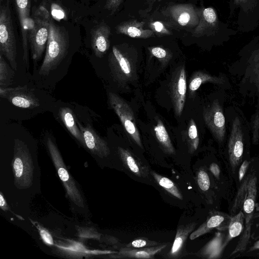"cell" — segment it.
Wrapping results in <instances>:
<instances>
[{"label":"cell","mask_w":259,"mask_h":259,"mask_svg":"<svg viewBox=\"0 0 259 259\" xmlns=\"http://www.w3.org/2000/svg\"><path fill=\"white\" fill-rule=\"evenodd\" d=\"M69 46V38L64 27L50 20V32L45 56L39 74L47 75L55 69L65 57Z\"/></svg>","instance_id":"obj_1"},{"label":"cell","mask_w":259,"mask_h":259,"mask_svg":"<svg viewBox=\"0 0 259 259\" xmlns=\"http://www.w3.org/2000/svg\"><path fill=\"white\" fill-rule=\"evenodd\" d=\"M51 16L48 10L40 6L34 12L30 19L28 30V42L32 59L38 61L45 48L50 32Z\"/></svg>","instance_id":"obj_2"},{"label":"cell","mask_w":259,"mask_h":259,"mask_svg":"<svg viewBox=\"0 0 259 259\" xmlns=\"http://www.w3.org/2000/svg\"><path fill=\"white\" fill-rule=\"evenodd\" d=\"M0 54L7 59L14 70H17L16 40L9 0L0 7Z\"/></svg>","instance_id":"obj_3"},{"label":"cell","mask_w":259,"mask_h":259,"mask_svg":"<svg viewBox=\"0 0 259 259\" xmlns=\"http://www.w3.org/2000/svg\"><path fill=\"white\" fill-rule=\"evenodd\" d=\"M257 178L254 174L248 175L247 191L242 202L245 226L242 234L231 255L244 251L248 243L257 195Z\"/></svg>","instance_id":"obj_4"},{"label":"cell","mask_w":259,"mask_h":259,"mask_svg":"<svg viewBox=\"0 0 259 259\" xmlns=\"http://www.w3.org/2000/svg\"><path fill=\"white\" fill-rule=\"evenodd\" d=\"M109 101L127 133L134 142L143 149L140 133L131 107L123 99L113 93H109Z\"/></svg>","instance_id":"obj_5"},{"label":"cell","mask_w":259,"mask_h":259,"mask_svg":"<svg viewBox=\"0 0 259 259\" xmlns=\"http://www.w3.org/2000/svg\"><path fill=\"white\" fill-rule=\"evenodd\" d=\"M199 11L190 4H176L166 7L162 13L175 26L191 28L196 27L199 23Z\"/></svg>","instance_id":"obj_6"},{"label":"cell","mask_w":259,"mask_h":259,"mask_svg":"<svg viewBox=\"0 0 259 259\" xmlns=\"http://www.w3.org/2000/svg\"><path fill=\"white\" fill-rule=\"evenodd\" d=\"M203 117L214 138L219 142H223L226 131L225 118L222 108L218 100H214L203 108Z\"/></svg>","instance_id":"obj_7"},{"label":"cell","mask_w":259,"mask_h":259,"mask_svg":"<svg viewBox=\"0 0 259 259\" xmlns=\"http://www.w3.org/2000/svg\"><path fill=\"white\" fill-rule=\"evenodd\" d=\"M47 146L51 156L56 165L58 175L64 184L68 195L72 201L77 204H82V198L64 165L60 152L51 138L47 140Z\"/></svg>","instance_id":"obj_8"},{"label":"cell","mask_w":259,"mask_h":259,"mask_svg":"<svg viewBox=\"0 0 259 259\" xmlns=\"http://www.w3.org/2000/svg\"><path fill=\"white\" fill-rule=\"evenodd\" d=\"M1 97L7 99L15 106L22 108H34L39 106L38 98L26 86L15 88L1 87Z\"/></svg>","instance_id":"obj_9"},{"label":"cell","mask_w":259,"mask_h":259,"mask_svg":"<svg viewBox=\"0 0 259 259\" xmlns=\"http://www.w3.org/2000/svg\"><path fill=\"white\" fill-rule=\"evenodd\" d=\"M187 90L185 66H181L175 72L170 84L169 92L175 113L180 116L185 106Z\"/></svg>","instance_id":"obj_10"},{"label":"cell","mask_w":259,"mask_h":259,"mask_svg":"<svg viewBox=\"0 0 259 259\" xmlns=\"http://www.w3.org/2000/svg\"><path fill=\"white\" fill-rule=\"evenodd\" d=\"M243 133L241 121L236 117L233 122L228 142L230 163L233 171L240 164L243 154Z\"/></svg>","instance_id":"obj_11"},{"label":"cell","mask_w":259,"mask_h":259,"mask_svg":"<svg viewBox=\"0 0 259 259\" xmlns=\"http://www.w3.org/2000/svg\"><path fill=\"white\" fill-rule=\"evenodd\" d=\"M19 21L23 48V59L29 67L28 30L30 21L31 0H14Z\"/></svg>","instance_id":"obj_12"},{"label":"cell","mask_w":259,"mask_h":259,"mask_svg":"<svg viewBox=\"0 0 259 259\" xmlns=\"http://www.w3.org/2000/svg\"><path fill=\"white\" fill-rule=\"evenodd\" d=\"M110 34V27L104 22L97 24L92 29L91 46L96 57H103L109 49Z\"/></svg>","instance_id":"obj_13"},{"label":"cell","mask_w":259,"mask_h":259,"mask_svg":"<svg viewBox=\"0 0 259 259\" xmlns=\"http://www.w3.org/2000/svg\"><path fill=\"white\" fill-rule=\"evenodd\" d=\"M197 223L192 222L178 227L175 238L169 251L165 255L167 258L176 259L185 254V244L188 236L194 230Z\"/></svg>","instance_id":"obj_14"},{"label":"cell","mask_w":259,"mask_h":259,"mask_svg":"<svg viewBox=\"0 0 259 259\" xmlns=\"http://www.w3.org/2000/svg\"><path fill=\"white\" fill-rule=\"evenodd\" d=\"M77 124L83 133L85 146L88 149L99 157L107 156L110 153V149L106 142L97 134L90 125L88 124L84 127L78 122Z\"/></svg>","instance_id":"obj_15"},{"label":"cell","mask_w":259,"mask_h":259,"mask_svg":"<svg viewBox=\"0 0 259 259\" xmlns=\"http://www.w3.org/2000/svg\"><path fill=\"white\" fill-rule=\"evenodd\" d=\"M118 152L123 165L127 169L138 177H148V167L132 152L121 147H118Z\"/></svg>","instance_id":"obj_16"},{"label":"cell","mask_w":259,"mask_h":259,"mask_svg":"<svg viewBox=\"0 0 259 259\" xmlns=\"http://www.w3.org/2000/svg\"><path fill=\"white\" fill-rule=\"evenodd\" d=\"M145 23L137 20H130L119 23L115 28L117 33L137 38H148L154 36L152 30L145 29Z\"/></svg>","instance_id":"obj_17"},{"label":"cell","mask_w":259,"mask_h":259,"mask_svg":"<svg viewBox=\"0 0 259 259\" xmlns=\"http://www.w3.org/2000/svg\"><path fill=\"white\" fill-rule=\"evenodd\" d=\"M166 244L142 248H121L114 257L116 258L153 259L155 255L166 247Z\"/></svg>","instance_id":"obj_18"},{"label":"cell","mask_w":259,"mask_h":259,"mask_svg":"<svg viewBox=\"0 0 259 259\" xmlns=\"http://www.w3.org/2000/svg\"><path fill=\"white\" fill-rule=\"evenodd\" d=\"M225 238L224 233L221 232H216L214 237L198 251L195 255L198 257L207 259L220 258L225 247Z\"/></svg>","instance_id":"obj_19"},{"label":"cell","mask_w":259,"mask_h":259,"mask_svg":"<svg viewBox=\"0 0 259 259\" xmlns=\"http://www.w3.org/2000/svg\"><path fill=\"white\" fill-rule=\"evenodd\" d=\"M199 23L193 32V35L196 37L208 34L216 27L218 23L217 15L212 8L208 7L199 11Z\"/></svg>","instance_id":"obj_20"},{"label":"cell","mask_w":259,"mask_h":259,"mask_svg":"<svg viewBox=\"0 0 259 259\" xmlns=\"http://www.w3.org/2000/svg\"><path fill=\"white\" fill-rule=\"evenodd\" d=\"M225 219V215L222 213L217 211L211 212L206 220L190 234L189 239L191 240H194L210 232L214 228L219 229L224 222Z\"/></svg>","instance_id":"obj_21"},{"label":"cell","mask_w":259,"mask_h":259,"mask_svg":"<svg viewBox=\"0 0 259 259\" xmlns=\"http://www.w3.org/2000/svg\"><path fill=\"white\" fill-rule=\"evenodd\" d=\"M59 114L68 131L82 145L85 146L83 133L77 126V122L71 110L68 108H62L60 109Z\"/></svg>","instance_id":"obj_22"},{"label":"cell","mask_w":259,"mask_h":259,"mask_svg":"<svg viewBox=\"0 0 259 259\" xmlns=\"http://www.w3.org/2000/svg\"><path fill=\"white\" fill-rule=\"evenodd\" d=\"M111 59L114 65L117 67L118 73L124 76L127 79L131 78L133 75V70L131 62L127 57L117 47H112L111 53Z\"/></svg>","instance_id":"obj_23"},{"label":"cell","mask_w":259,"mask_h":259,"mask_svg":"<svg viewBox=\"0 0 259 259\" xmlns=\"http://www.w3.org/2000/svg\"><path fill=\"white\" fill-rule=\"evenodd\" d=\"M154 132L157 140L163 151L168 154H175V149L169 135L162 121L158 119L154 127Z\"/></svg>","instance_id":"obj_24"},{"label":"cell","mask_w":259,"mask_h":259,"mask_svg":"<svg viewBox=\"0 0 259 259\" xmlns=\"http://www.w3.org/2000/svg\"><path fill=\"white\" fill-rule=\"evenodd\" d=\"M222 78L212 76L203 71L195 72L190 78L189 85V94L193 96L200 85L206 82L220 83L222 82Z\"/></svg>","instance_id":"obj_25"},{"label":"cell","mask_w":259,"mask_h":259,"mask_svg":"<svg viewBox=\"0 0 259 259\" xmlns=\"http://www.w3.org/2000/svg\"><path fill=\"white\" fill-rule=\"evenodd\" d=\"M244 214L242 211L239 212L231 217L228 225V233L226 236L224 245L226 247L229 242L239 235L244 229Z\"/></svg>","instance_id":"obj_26"},{"label":"cell","mask_w":259,"mask_h":259,"mask_svg":"<svg viewBox=\"0 0 259 259\" xmlns=\"http://www.w3.org/2000/svg\"><path fill=\"white\" fill-rule=\"evenodd\" d=\"M150 174L156 182L172 196L179 200H183V196L177 185L169 178L161 176L154 171H150Z\"/></svg>","instance_id":"obj_27"},{"label":"cell","mask_w":259,"mask_h":259,"mask_svg":"<svg viewBox=\"0 0 259 259\" xmlns=\"http://www.w3.org/2000/svg\"><path fill=\"white\" fill-rule=\"evenodd\" d=\"M186 141L189 153H193L197 149L199 144V138L197 126L193 119H191L189 121Z\"/></svg>","instance_id":"obj_28"},{"label":"cell","mask_w":259,"mask_h":259,"mask_svg":"<svg viewBox=\"0 0 259 259\" xmlns=\"http://www.w3.org/2000/svg\"><path fill=\"white\" fill-rule=\"evenodd\" d=\"M10 67L3 56L0 54V86L8 87L12 84L14 71Z\"/></svg>","instance_id":"obj_29"},{"label":"cell","mask_w":259,"mask_h":259,"mask_svg":"<svg viewBox=\"0 0 259 259\" xmlns=\"http://www.w3.org/2000/svg\"><path fill=\"white\" fill-rule=\"evenodd\" d=\"M148 50L151 55L157 58L163 64H167L172 57L170 52L160 47H149Z\"/></svg>","instance_id":"obj_30"},{"label":"cell","mask_w":259,"mask_h":259,"mask_svg":"<svg viewBox=\"0 0 259 259\" xmlns=\"http://www.w3.org/2000/svg\"><path fill=\"white\" fill-rule=\"evenodd\" d=\"M159 244V242L149 240L147 238L139 237L133 240L126 244L124 247L133 248H142L154 246Z\"/></svg>","instance_id":"obj_31"},{"label":"cell","mask_w":259,"mask_h":259,"mask_svg":"<svg viewBox=\"0 0 259 259\" xmlns=\"http://www.w3.org/2000/svg\"><path fill=\"white\" fill-rule=\"evenodd\" d=\"M196 181L199 189L205 192L208 190L210 181L207 172L203 168H200L196 174Z\"/></svg>","instance_id":"obj_32"},{"label":"cell","mask_w":259,"mask_h":259,"mask_svg":"<svg viewBox=\"0 0 259 259\" xmlns=\"http://www.w3.org/2000/svg\"><path fill=\"white\" fill-rule=\"evenodd\" d=\"M256 57L251 61V63H250L249 68L252 82L259 93V54Z\"/></svg>","instance_id":"obj_33"},{"label":"cell","mask_w":259,"mask_h":259,"mask_svg":"<svg viewBox=\"0 0 259 259\" xmlns=\"http://www.w3.org/2000/svg\"><path fill=\"white\" fill-rule=\"evenodd\" d=\"M149 27L158 36L171 34V32L160 21H155L151 22Z\"/></svg>","instance_id":"obj_34"},{"label":"cell","mask_w":259,"mask_h":259,"mask_svg":"<svg viewBox=\"0 0 259 259\" xmlns=\"http://www.w3.org/2000/svg\"><path fill=\"white\" fill-rule=\"evenodd\" d=\"M251 126L252 132V141L253 144H257L258 142L259 135V113L257 111L252 117Z\"/></svg>","instance_id":"obj_35"},{"label":"cell","mask_w":259,"mask_h":259,"mask_svg":"<svg viewBox=\"0 0 259 259\" xmlns=\"http://www.w3.org/2000/svg\"><path fill=\"white\" fill-rule=\"evenodd\" d=\"M123 0H106L105 9L113 13L117 11Z\"/></svg>","instance_id":"obj_36"},{"label":"cell","mask_w":259,"mask_h":259,"mask_svg":"<svg viewBox=\"0 0 259 259\" xmlns=\"http://www.w3.org/2000/svg\"><path fill=\"white\" fill-rule=\"evenodd\" d=\"M249 162L247 160H244L242 162L238 172V178L239 181H241L243 179L247 168L249 166Z\"/></svg>","instance_id":"obj_37"},{"label":"cell","mask_w":259,"mask_h":259,"mask_svg":"<svg viewBox=\"0 0 259 259\" xmlns=\"http://www.w3.org/2000/svg\"><path fill=\"white\" fill-rule=\"evenodd\" d=\"M209 170L212 175L218 179L220 176V168L219 166L215 163H212L209 165Z\"/></svg>","instance_id":"obj_38"},{"label":"cell","mask_w":259,"mask_h":259,"mask_svg":"<svg viewBox=\"0 0 259 259\" xmlns=\"http://www.w3.org/2000/svg\"><path fill=\"white\" fill-rule=\"evenodd\" d=\"M57 8V5L52 6V13L53 16L56 18L62 19L64 17V13L59 7Z\"/></svg>","instance_id":"obj_39"},{"label":"cell","mask_w":259,"mask_h":259,"mask_svg":"<svg viewBox=\"0 0 259 259\" xmlns=\"http://www.w3.org/2000/svg\"><path fill=\"white\" fill-rule=\"evenodd\" d=\"M40 234L42 238L46 243H48L49 244H52L53 243V239L51 236L46 231L41 230Z\"/></svg>","instance_id":"obj_40"},{"label":"cell","mask_w":259,"mask_h":259,"mask_svg":"<svg viewBox=\"0 0 259 259\" xmlns=\"http://www.w3.org/2000/svg\"><path fill=\"white\" fill-rule=\"evenodd\" d=\"M256 249H259V240L254 243L250 250L252 251Z\"/></svg>","instance_id":"obj_41"},{"label":"cell","mask_w":259,"mask_h":259,"mask_svg":"<svg viewBox=\"0 0 259 259\" xmlns=\"http://www.w3.org/2000/svg\"><path fill=\"white\" fill-rule=\"evenodd\" d=\"M1 197V198H0V205H1V207H3L5 205V204H6L5 201L3 197L2 196V195H1V197Z\"/></svg>","instance_id":"obj_42"},{"label":"cell","mask_w":259,"mask_h":259,"mask_svg":"<svg viewBox=\"0 0 259 259\" xmlns=\"http://www.w3.org/2000/svg\"><path fill=\"white\" fill-rule=\"evenodd\" d=\"M237 2L239 3L243 0H235Z\"/></svg>","instance_id":"obj_43"},{"label":"cell","mask_w":259,"mask_h":259,"mask_svg":"<svg viewBox=\"0 0 259 259\" xmlns=\"http://www.w3.org/2000/svg\"><path fill=\"white\" fill-rule=\"evenodd\" d=\"M2 1H3V0H1V3H2Z\"/></svg>","instance_id":"obj_44"}]
</instances>
